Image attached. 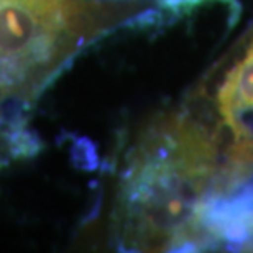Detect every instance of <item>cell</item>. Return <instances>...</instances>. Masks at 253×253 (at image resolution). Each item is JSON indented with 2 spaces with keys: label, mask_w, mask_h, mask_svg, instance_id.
Segmentation results:
<instances>
[{
  "label": "cell",
  "mask_w": 253,
  "mask_h": 253,
  "mask_svg": "<svg viewBox=\"0 0 253 253\" xmlns=\"http://www.w3.org/2000/svg\"><path fill=\"white\" fill-rule=\"evenodd\" d=\"M217 100L225 119L224 135H229L227 153L237 163L250 161L253 158V48L227 74Z\"/></svg>",
  "instance_id": "7a4b0ae2"
},
{
  "label": "cell",
  "mask_w": 253,
  "mask_h": 253,
  "mask_svg": "<svg viewBox=\"0 0 253 253\" xmlns=\"http://www.w3.org/2000/svg\"><path fill=\"white\" fill-rule=\"evenodd\" d=\"M138 3L0 0V97L28 90Z\"/></svg>",
  "instance_id": "6da1fadb"
}]
</instances>
